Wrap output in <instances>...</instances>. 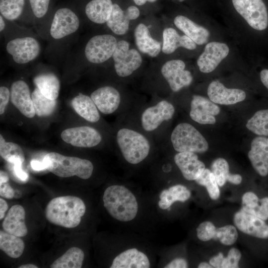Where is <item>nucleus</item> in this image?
Wrapping results in <instances>:
<instances>
[{
	"instance_id": "nucleus-54",
	"label": "nucleus",
	"mask_w": 268,
	"mask_h": 268,
	"mask_svg": "<svg viewBox=\"0 0 268 268\" xmlns=\"http://www.w3.org/2000/svg\"><path fill=\"white\" fill-rule=\"evenodd\" d=\"M8 205L6 201L2 198L0 199V219L3 218L5 213L7 210Z\"/></svg>"
},
{
	"instance_id": "nucleus-46",
	"label": "nucleus",
	"mask_w": 268,
	"mask_h": 268,
	"mask_svg": "<svg viewBox=\"0 0 268 268\" xmlns=\"http://www.w3.org/2000/svg\"><path fill=\"white\" fill-rule=\"evenodd\" d=\"M0 196L8 199L14 197V191L8 182L0 183Z\"/></svg>"
},
{
	"instance_id": "nucleus-21",
	"label": "nucleus",
	"mask_w": 268,
	"mask_h": 268,
	"mask_svg": "<svg viewBox=\"0 0 268 268\" xmlns=\"http://www.w3.org/2000/svg\"><path fill=\"white\" fill-rule=\"evenodd\" d=\"M174 159L184 178L188 181L195 180L205 169L204 164L194 152H178Z\"/></svg>"
},
{
	"instance_id": "nucleus-9",
	"label": "nucleus",
	"mask_w": 268,
	"mask_h": 268,
	"mask_svg": "<svg viewBox=\"0 0 268 268\" xmlns=\"http://www.w3.org/2000/svg\"><path fill=\"white\" fill-rule=\"evenodd\" d=\"M79 19L71 8L62 6L54 12L50 29L51 37L61 39L75 33L79 26Z\"/></svg>"
},
{
	"instance_id": "nucleus-7",
	"label": "nucleus",
	"mask_w": 268,
	"mask_h": 268,
	"mask_svg": "<svg viewBox=\"0 0 268 268\" xmlns=\"http://www.w3.org/2000/svg\"><path fill=\"white\" fill-rule=\"evenodd\" d=\"M129 43L125 40L118 42L112 57L114 67L118 75L127 77L138 69L142 58L139 52L134 49H129Z\"/></svg>"
},
{
	"instance_id": "nucleus-4",
	"label": "nucleus",
	"mask_w": 268,
	"mask_h": 268,
	"mask_svg": "<svg viewBox=\"0 0 268 268\" xmlns=\"http://www.w3.org/2000/svg\"><path fill=\"white\" fill-rule=\"evenodd\" d=\"M117 143L125 159L132 164H137L148 155L150 144L145 136L134 130L122 128L116 136Z\"/></svg>"
},
{
	"instance_id": "nucleus-18",
	"label": "nucleus",
	"mask_w": 268,
	"mask_h": 268,
	"mask_svg": "<svg viewBox=\"0 0 268 268\" xmlns=\"http://www.w3.org/2000/svg\"><path fill=\"white\" fill-rule=\"evenodd\" d=\"M10 91L12 104L24 116L33 118L35 112L27 84L23 80L16 81L12 84Z\"/></svg>"
},
{
	"instance_id": "nucleus-3",
	"label": "nucleus",
	"mask_w": 268,
	"mask_h": 268,
	"mask_svg": "<svg viewBox=\"0 0 268 268\" xmlns=\"http://www.w3.org/2000/svg\"><path fill=\"white\" fill-rule=\"evenodd\" d=\"M43 161L46 169L62 178L76 176L82 179H87L93 171V165L88 160L64 156L56 152L47 153Z\"/></svg>"
},
{
	"instance_id": "nucleus-45",
	"label": "nucleus",
	"mask_w": 268,
	"mask_h": 268,
	"mask_svg": "<svg viewBox=\"0 0 268 268\" xmlns=\"http://www.w3.org/2000/svg\"><path fill=\"white\" fill-rule=\"evenodd\" d=\"M10 97V91L5 86L0 87V114H2Z\"/></svg>"
},
{
	"instance_id": "nucleus-14",
	"label": "nucleus",
	"mask_w": 268,
	"mask_h": 268,
	"mask_svg": "<svg viewBox=\"0 0 268 268\" xmlns=\"http://www.w3.org/2000/svg\"><path fill=\"white\" fill-rule=\"evenodd\" d=\"M62 139L66 143L80 147H92L101 141L100 133L95 129L88 126L71 128L63 131Z\"/></svg>"
},
{
	"instance_id": "nucleus-57",
	"label": "nucleus",
	"mask_w": 268,
	"mask_h": 268,
	"mask_svg": "<svg viewBox=\"0 0 268 268\" xmlns=\"http://www.w3.org/2000/svg\"><path fill=\"white\" fill-rule=\"evenodd\" d=\"M5 27V22L4 18L0 15V31L1 32L3 31Z\"/></svg>"
},
{
	"instance_id": "nucleus-53",
	"label": "nucleus",
	"mask_w": 268,
	"mask_h": 268,
	"mask_svg": "<svg viewBox=\"0 0 268 268\" xmlns=\"http://www.w3.org/2000/svg\"><path fill=\"white\" fill-rule=\"evenodd\" d=\"M260 75L262 83L268 90V69L262 70Z\"/></svg>"
},
{
	"instance_id": "nucleus-52",
	"label": "nucleus",
	"mask_w": 268,
	"mask_h": 268,
	"mask_svg": "<svg viewBox=\"0 0 268 268\" xmlns=\"http://www.w3.org/2000/svg\"><path fill=\"white\" fill-rule=\"evenodd\" d=\"M30 164L32 169L35 171H42L46 169V166L43 161L41 162L36 160H32Z\"/></svg>"
},
{
	"instance_id": "nucleus-15",
	"label": "nucleus",
	"mask_w": 268,
	"mask_h": 268,
	"mask_svg": "<svg viewBox=\"0 0 268 268\" xmlns=\"http://www.w3.org/2000/svg\"><path fill=\"white\" fill-rule=\"evenodd\" d=\"M220 109L215 103L199 95L193 96L191 102L190 116L194 121L201 124H214L215 116L218 115Z\"/></svg>"
},
{
	"instance_id": "nucleus-39",
	"label": "nucleus",
	"mask_w": 268,
	"mask_h": 268,
	"mask_svg": "<svg viewBox=\"0 0 268 268\" xmlns=\"http://www.w3.org/2000/svg\"><path fill=\"white\" fill-rule=\"evenodd\" d=\"M195 181L199 185L205 187L209 197L212 200H216L219 198V186L211 170L205 168Z\"/></svg>"
},
{
	"instance_id": "nucleus-40",
	"label": "nucleus",
	"mask_w": 268,
	"mask_h": 268,
	"mask_svg": "<svg viewBox=\"0 0 268 268\" xmlns=\"http://www.w3.org/2000/svg\"><path fill=\"white\" fill-rule=\"evenodd\" d=\"M238 237L236 228L232 225H227L216 228L213 239L218 240L224 245L231 246L236 242Z\"/></svg>"
},
{
	"instance_id": "nucleus-11",
	"label": "nucleus",
	"mask_w": 268,
	"mask_h": 268,
	"mask_svg": "<svg viewBox=\"0 0 268 268\" xmlns=\"http://www.w3.org/2000/svg\"><path fill=\"white\" fill-rule=\"evenodd\" d=\"M229 52L230 48L225 43L218 41L207 43L197 61L200 70L204 73L211 72L226 58Z\"/></svg>"
},
{
	"instance_id": "nucleus-30",
	"label": "nucleus",
	"mask_w": 268,
	"mask_h": 268,
	"mask_svg": "<svg viewBox=\"0 0 268 268\" xmlns=\"http://www.w3.org/2000/svg\"><path fill=\"white\" fill-rule=\"evenodd\" d=\"M71 104L75 112L87 121L95 123L99 120L98 108L91 97L79 94L72 99Z\"/></svg>"
},
{
	"instance_id": "nucleus-60",
	"label": "nucleus",
	"mask_w": 268,
	"mask_h": 268,
	"mask_svg": "<svg viewBox=\"0 0 268 268\" xmlns=\"http://www.w3.org/2000/svg\"><path fill=\"white\" fill-rule=\"evenodd\" d=\"M182 0H180V1H182Z\"/></svg>"
},
{
	"instance_id": "nucleus-44",
	"label": "nucleus",
	"mask_w": 268,
	"mask_h": 268,
	"mask_svg": "<svg viewBox=\"0 0 268 268\" xmlns=\"http://www.w3.org/2000/svg\"><path fill=\"white\" fill-rule=\"evenodd\" d=\"M240 251L236 248H231L226 257H224L221 268H237L241 258Z\"/></svg>"
},
{
	"instance_id": "nucleus-17",
	"label": "nucleus",
	"mask_w": 268,
	"mask_h": 268,
	"mask_svg": "<svg viewBox=\"0 0 268 268\" xmlns=\"http://www.w3.org/2000/svg\"><path fill=\"white\" fill-rule=\"evenodd\" d=\"M209 99L215 104L232 105L243 101L246 97V92L240 89L228 88L217 80L210 83L207 88Z\"/></svg>"
},
{
	"instance_id": "nucleus-38",
	"label": "nucleus",
	"mask_w": 268,
	"mask_h": 268,
	"mask_svg": "<svg viewBox=\"0 0 268 268\" xmlns=\"http://www.w3.org/2000/svg\"><path fill=\"white\" fill-rule=\"evenodd\" d=\"M246 128L253 133L261 136H268V109L257 111L248 121Z\"/></svg>"
},
{
	"instance_id": "nucleus-23",
	"label": "nucleus",
	"mask_w": 268,
	"mask_h": 268,
	"mask_svg": "<svg viewBox=\"0 0 268 268\" xmlns=\"http://www.w3.org/2000/svg\"><path fill=\"white\" fill-rule=\"evenodd\" d=\"M25 217V210L21 205L16 204L12 206L3 221V230L20 237L25 236L28 232Z\"/></svg>"
},
{
	"instance_id": "nucleus-37",
	"label": "nucleus",
	"mask_w": 268,
	"mask_h": 268,
	"mask_svg": "<svg viewBox=\"0 0 268 268\" xmlns=\"http://www.w3.org/2000/svg\"><path fill=\"white\" fill-rule=\"evenodd\" d=\"M0 154L5 161L12 164L23 163L24 161V152L21 147L12 142H6L0 135Z\"/></svg>"
},
{
	"instance_id": "nucleus-29",
	"label": "nucleus",
	"mask_w": 268,
	"mask_h": 268,
	"mask_svg": "<svg viewBox=\"0 0 268 268\" xmlns=\"http://www.w3.org/2000/svg\"><path fill=\"white\" fill-rule=\"evenodd\" d=\"M191 196V191L186 186L180 184L175 185L161 192L158 206L161 209L165 210L176 201H187Z\"/></svg>"
},
{
	"instance_id": "nucleus-35",
	"label": "nucleus",
	"mask_w": 268,
	"mask_h": 268,
	"mask_svg": "<svg viewBox=\"0 0 268 268\" xmlns=\"http://www.w3.org/2000/svg\"><path fill=\"white\" fill-rule=\"evenodd\" d=\"M129 21L125 11L120 6L116 3H113L112 12L106 22L108 27L111 31L117 35L126 34L129 30Z\"/></svg>"
},
{
	"instance_id": "nucleus-12",
	"label": "nucleus",
	"mask_w": 268,
	"mask_h": 268,
	"mask_svg": "<svg viewBox=\"0 0 268 268\" xmlns=\"http://www.w3.org/2000/svg\"><path fill=\"white\" fill-rule=\"evenodd\" d=\"M186 65L181 60H172L166 62L161 71L174 92H178L191 84L193 76L191 72L185 69Z\"/></svg>"
},
{
	"instance_id": "nucleus-56",
	"label": "nucleus",
	"mask_w": 268,
	"mask_h": 268,
	"mask_svg": "<svg viewBox=\"0 0 268 268\" xmlns=\"http://www.w3.org/2000/svg\"><path fill=\"white\" fill-rule=\"evenodd\" d=\"M135 3L137 5H142L145 4L147 1L153 2L156 0H133Z\"/></svg>"
},
{
	"instance_id": "nucleus-31",
	"label": "nucleus",
	"mask_w": 268,
	"mask_h": 268,
	"mask_svg": "<svg viewBox=\"0 0 268 268\" xmlns=\"http://www.w3.org/2000/svg\"><path fill=\"white\" fill-rule=\"evenodd\" d=\"M36 87L46 97L56 100L59 96L60 82L56 75L48 73L39 74L34 78Z\"/></svg>"
},
{
	"instance_id": "nucleus-5",
	"label": "nucleus",
	"mask_w": 268,
	"mask_h": 268,
	"mask_svg": "<svg viewBox=\"0 0 268 268\" xmlns=\"http://www.w3.org/2000/svg\"><path fill=\"white\" fill-rule=\"evenodd\" d=\"M174 149L178 152L203 153L208 149L207 141L192 125L187 123L178 124L171 135Z\"/></svg>"
},
{
	"instance_id": "nucleus-49",
	"label": "nucleus",
	"mask_w": 268,
	"mask_h": 268,
	"mask_svg": "<svg viewBox=\"0 0 268 268\" xmlns=\"http://www.w3.org/2000/svg\"><path fill=\"white\" fill-rule=\"evenodd\" d=\"M125 13L129 20H131L137 18L139 16L140 12L137 7L132 5L128 7Z\"/></svg>"
},
{
	"instance_id": "nucleus-50",
	"label": "nucleus",
	"mask_w": 268,
	"mask_h": 268,
	"mask_svg": "<svg viewBox=\"0 0 268 268\" xmlns=\"http://www.w3.org/2000/svg\"><path fill=\"white\" fill-rule=\"evenodd\" d=\"M224 258L223 254L222 253H219L209 260V263L213 268H221Z\"/></svg>"
},
{
	"instance_id": "nucleus-33",
	"label": "nucleus",
	"mask_w": 268,
	"mask_h": 268,
	"mask_svg": "<svg viewBox=\"0 0 268 268\" xmlns=\"http://www.w3.org/2000/svg\"><path fill=\"white\" fill-rule=\"evenodd\" d=\"M84 258L83 251L76 247L69 249L50 266L51 268H80Z\"/></svg>"
},
{
	"instance_id": "nucleus-34",
	"label": "nucleus",
	"mask_w": 268,
	"mask_h": 268,
	"mask_svg": "<svg viewBox=\"0 0 268 268\" xmlns=\"http://www.w3.org/2000/svg\"><path fill=\"white\" fill-rule=\"evenodd\" d=\"M29 7L28 0H0V13L5 20L19 19Z\"/></svg>"
},
{
	"instance_id": "nucleus-58",
	"label": "nucleus",
	"mask_w": 268,
	"mask_h": 268,
	"mask_svg": "<svg viewBox=\"0 0 268 268\" xmlns=\"http://www.w3.org/2000/svg\"><path fill=\"white\" fill-rule=\"evenodd\" d=\"M199 268H213L210 264L205 262H201L198 267Z\"/></svg>"
},
{
	"instance_id": "nucleus-48",
	"label": "nucleus",
	"mask_w": 268,
	"mask_h": 268,
	"mask_svg": "<svg viewBox=\"0 0 268 268\" xmlns=\"http://www.w3.org/2000/svg\"><path fill=\"white\" fill-rule=\"evenodd\" d=\"M188 267L187 261L183 258H176L173 259L164 268H186Z\"/></svg>"
},
{
	"instance_id": "nucleus-22",
	"label": "nucleus",
	"mask_w": 268,
	"mask_h": 268,
	"mask_svg": "<svg viewBox=\"0 0 268 268\" xmlns=\"http://www.w3.org/2000/svg\"><path fill=\"white\" fill-rule=\"evenodd\" d=\"M150 264L148 258L136 248L127 249L113 260L110 268H148Z\"/></svg>"
},
{
	"instance_id": "nucleus-2",
	"label": "nucleus",
	"mask_w": 268,
	"mask_h": 268,
	"mask_svg": "<svg viewBox=\"0 0 268 268\" xmlns=\"http://www.w3.org/2000/svg\"><path fill=\"white\" fill-rule=\"evenodd\" d=\"M103 204L109 214L121 222L134 219L138 212V203L134 194L122 185L108 187L103 196Z\"/></svg>"
},
{
	"instance_id": "nucleus-24",
	"label": "nucleus",
	"mask_w": 268,
	"mask_h": 268,
	"mask_svg": "<svg viewBox=\"0 0 268 268\" xmlns=\"http://www.w3.org/2000/svg\"><path fill=\"white\" fill-rule=\"evenodd\" d=\"M174 23L179 29L197 45H202L207 43L210 32L203 26L197 24L187 17L181 15L174 18Z\"/></svg>"
},
{
	"instance_id": "nucleus-28",
	"label": "nucleus",
	"mask_w": 268,
	"mask_h": 268,
	"mask_svg": "<svg viewBox=\"0 0 268 268\" xmlns=\"http://www.w3.org/2000/svg\"><path fill=\"white\" fill-rule=\"evenodd\" d=\"M241 209L266 220L268 219V197L260 200L253 192H246L242 198Z\"/></svg>"
},
{
	"instance_id": "nucleus-26",
	"label": "nucleus",
	"mask_w": 268,
	"mask_h": 268,
	"mask_svg": "<svg viewBox=\"0 0 268 268\" xmlns=\"http://www.w3.org/2000/svg\"><path fill=\"white\" fill-rule=\"evenodd\" d=\"M134 37L136 45L142 53L155 57L160 52V42L151 37L148 27L144 24L137 25L134 30Z\"/></svg>"
},
{
	"instance_id": "nucleus-59",
	"label": "nucleus",
	"mask_w": 268,
	"mask_h": 268,
	"mask_svg": "<svg viewBox=\"0 0 268 268\" xmlns=\"http://www.w3.org/2000/svg\"><path fill=\"white\" fill-rule=\"evenodd\" d=\"M19 268H37V267L36 265L31 264H27L25 265H22L18 267Z\"/></svg>"
},
{
	"instance_id": "nucleus-61",
	"label": "nucleus",
	"mask_w": 268,
	"mask_h": 268,
	"mask_svg": "<svg viewBox=\"0 0 268 268\" xmlns=\"http://www.w3.org/2000/svg\"><path fill=\"white\" fill-rule=\"evenodd\" d=\"M267 139H268V137L267 138Z\"/></svg>"
},
{
	"instance_id": "nucleus-27",
	"label": "nucleus",
	"mask_w": 268,
	"mask_h": 268,
	"mask_svg": "<svg viewBox=\"0 0 268 268\" xmlns=\"http://www.w3.org/2000/svg\"><path fill=\"white\" fill-rule=\"evenodd\" d=\"M112 0H90L84 7L87 18L97 24L106 23L112 11Z\"/></svg>"
},
{
	"instance_id": "nucleus-13",
	"label": "nucleus",
	"mask_w": 268,
	"mask_h": 268,
	"mask_svg": "<svg viewBox=\"0 0 268 268\" xmlns=\"http://www.w3.org/2000/svg\"><path fill=\"white\" fill-rule=\"evenodd\" d=\"M174 113L175 108L171 103L161 101L143 112L141 117L142 127L145 131H153L164 121L170 120Z\"/></svg>"
},
{
	"instance_id": "nucleus-20",
	"label": "nucleus",
	"mask_w": 268,
	"mask_h": 268,
	"mask_svg": "<svg viewBox=\"0 0 268 268\" xmlns=\"http://www.w3.org/2000/svg\"><path fill=\"white\" fill-rule=\"evenodd\" d=\"M90 97L98 109L104 114H110L119 107L121 102L119 92L110 86L100 87L94 91Z\"/></svg>"
},
{
	"instance_id": "nucleus-41",
	"label": "nucleus",
	"mask_w": 268,
	"mask_h": 268,
	"mask_svg": "<svg viewBox=\"0 0 268 268\" xmlns=\"http://www.w3.org/2000/svg\"><path fill=\"white\" fill-rule=\"evenodd\" d=\"M211 171L213 174L219 187H222L227 181L229 174V167L227 161L223 158L215 159L211 165Z\"/></svg>"
},
{
	"instance_id": "nucleus-55",
	"label": "nucleus",
	"mask_w": 268,
	"mask_h": 268,
	"mask_svg": "<svg viewBox=\"0 0 268 268\" xmlns=\"http://www.w3.org/2000/svg\"><path fill=\"white\" fill-rule=\"evenodd\" d=\"M9 180L7 174L3 171H0V183L8 182Z\"/></svg>"
},
{
	"instance_id": "nucleus-25",
	"label": "nucleus",
	"mask_w": 268,
	"mask_h": 268,
	"mask_svg": "<svg viewBox=\"0 0 268 268\" xmlns=\"http://www.w3.org/2000/svg\"><path fill=\"white\" fill-rule=\"evenodd\" d=\"M197 46L191 39L185 35H180L173 28H166L163 30L162 51L165 54H172L179 47L193 50Z\"/></svg>"
},
{
	"instance_id": "nucleus-1",
	"label": "nucleus",
	"mask_w": 268,
	"mask_h": 268,
	"mask_svg": "<svg viewBox=\"0 0 268 268\" xmlns=\"http://www.w3.org/2000/svg\"><path fill=\"white\" fill-rule=\"evenodd\" d=\"M85 211V205L81 199L65 196L51 200L46 207L45 215L52 224L72 228L79 224Z\"/></svg>"
},
{
	"instance_id": "nucleus-16",
	"label": "nucleus",
	"mask_w": 268,
	"mask_h": 268,
	"mask_svg": "<svg viewBox=\"0 0 268 268\" xmlns=\"http://www.w3.org/2000/svg\"><path fill=\"white\" fill-rule=\"evenodd\" d=\"M233 221L236 227L246 234L259 238H268V225L264 220L242 209L235 213Z\"/></svg>"
},
{
	"instance_id": "nucleus-6",
	"label": "nucleus",
	"mask_w": 268,
	"mask_h": 268,
	"mask_svg": "<svg viewBox=\"0 0 268 268\" xmlns=\"http://www.w3.org/2000/svg\"><path fill=\"white\" fill-rule=\"evenodd\" d=\"M236 11L253 29L263 31L268 26V13L263 0H232Z\"/></svg>"
},
{
	"instance_id": "nucleus-8",
	"label": "nucleus",
	"mask_w": 268,
	"mask_h": 268,
	"mask_svg": "<svg viewBox=\"0 0 268 268\" xmlns=\"http://www.w3.org/2000/svg\"><path fill=\"white\" fill-rule=\"evenodd\" d=\"M117 43L115 37L110 34L92 37L85 47L86 59L93 64H101L107 61L112 57Z\"/></svg>"
},
{
	"instance_id": "nucleus-32",
	"label": "nucleus",
	"mask_w": 268,
	"mask_h": 268,
	"mask_svg": "<svg viewBox=\"0 0 268 268\" xmlns=\"http://www.w3.org/2000/svg\"><path fill=\"white\" fill-rule=\"evenodd\" d=\"M24 243L20 237L0 231V249L12 258H18L23 253Z\"/></svg>"
},
{
	"instance_id": "nucleus-42",
	"label": "nucleus",
	"mask_w": 268,
	"mask_h": 268,
	"mask_svg": "<svg viewBox=\"0 0 268 268\" xmlns=\"http://www.w3.org/2000/svg\"><path fill=\"white\" fill-rule=\"evenodd\" d=\"M216 227L209 221H205L199 224L197 228V236L201 241L206 242L213 239Z\"/></svg>"
},
{
	"instance_id": "nucleus-47",
	"label": "nucleus",
	"mask_w": 268,
	"mask_h": 268,
	"mask_svg": "<svg viewBox=\"0 0 268 268\" xmlns=\"http://www.w3.org/2000/svg\"><path fill=\"white\" fill-rule=\"evenodd\" d=\"M22 163H16L13 164V172L18 179L26 182L28 179V175L22 168Z\"/></svg>"
},
{
	"instance_id": "nucleus-51",
	"label": "nucleus",
	"mask_w": 268,
	"mask_h": 268,
	"mask_svg": "<svg viewBox=\"0 0 268 268\" xmlns=\"http://www.w3.org/2000/svg\"><path fill=\"white\" fill-rule=\"evenodd\" d=\"M227 181L232 184L239 185L242 181V177L240 174L229 173Z\"/></svg>"
},
{
	"instance_id": "nucleus-10",
	"label": "nucleus",
	"mask_w": 268,
	"mask_h": 268,
	"mask_svg": "<svg viewBox=\"0 0 268 268\" xmlns=\"http://www.w3.org/2000/svg\"><path fill=\"white\" fill-rule=\"evenodd\" d=\"M6 50L15 63L25 64L34 60L39 56L41 47L35 38L27 36L10 40L6 44Z\"/></svg>"
},
{
	"instance_id": "nucleus-36",
	"label": "nucleus",
	"mask_w": 268,
	"mask_h": 268,
	"mask_svg": "<svg viewBox=\"0 0 268 268\" xmlns=\"http://www.w3.org/2000/svg\"><path fill=\"white\" fill-rule=\"evenodd\" d=\"M35 114L39 117L48 116L54 111L56 100L50 99L45 96L37 87L31 94Z\"/></svg>"
},
{
	"instance_id": "nucleus-19",
	"label": "nucleus",
	"mask_w": 268,
	"mask_h": 268,
	"mask_svg": "<svg viewBox=\"0 0 268 268\" xmlns=\"http://www.w3.org/2000/svg\"><path fill=\"white\" fill-rule=\"evenodd\" d=\"M248 158L255 171L261 176L268 174V141L265 136H258L251 143Z\"/></svg>"
},
{
	"instance_id": "nucleus-43",
	"label": "nucleus",
	"mask_w": 268,
	"mask_h": 268,
	"mask_svg": "<svg viewBox=\"0 0 268 268\" xmlns=\"http://www.w3.org/2000/svg\"><path fill=\"white\" fill-rule=\"evenodd\" d=\"M29 8L38 18L44 17L48 13L51 0H28Z\"/></svg>"
}]
</instances>
